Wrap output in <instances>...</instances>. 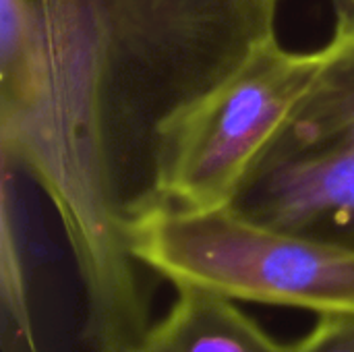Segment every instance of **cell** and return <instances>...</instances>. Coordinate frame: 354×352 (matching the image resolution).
I'll use <instances>...</instances> for the list:
<instances>
[{
  "mask_svg": "<svg viewBox=\"0 0 354 352\" xmlns=\"http://www.w3.org/2000/svg\"><path fill=\"white\" fill-rule=\"evenodd\" d=\"M29 37L0 79V149L50 199L91 352L151 326L131 226L164 203L172 124L276 35L280 0H25Z\"/></svg>",
  "mask_w": 354,
  "mask_h": 352,
  "instance_id": "6da1fadb",
  "label": "cell"
},
{
  "mask_svg": "<svg viewBox=\"0 0 354 352\" xmlns=\"http://www.w3.org/2000/svg\"><path fill=\"white\" fill-rule=\"evenodd\" d=\"M137 261L174 284L220 297L354 317V247L257 222L234 207L162 203L133 222Z\"/></svg>",
  "mask_w": 354,
  "mask_h": 352,
  "instance_id": "7a4b0ae2",
  "label": "cell"
},
{
  "mask_svg": "<svg viewBox=\"0 0 354 352\" xmlns=\"http://www.w3.org/2000/svg\"><path fill=\"white\" fill-rule=\"evenodd\" d=\"M230 207L354 247V29L336 27L317 77Z\"/></svg>",
  "mask_w": 354,
  "mask_h": 352,
  "instance_id": "3957f363",
  "label": "cell"
},
{
  "mask_svg": "<svg viewBox=\"0 0 354 352\" xmlns=\"http://www.w3.org/2000/svg\"><path fill=\"white\" fill-rule=\"evenodd\" d=\"M324 60L326 46L297 52L278 35L263 39L172 124L162 162L164 203L185 210L230 205Z\"/></svg>",
  "mask_w": 354,
  "mask_h": 352,
  "instance_id": "277c9868",
  "label": "cell"
},
{
  "mask_svg": "<svg viewBox=\"0 0 354 352\" xmlns=\"http://www.w3.org/2000/svg\"><path fill=\"white\" fill-rule=\"evenodd\" d=\"M236 301L201 288H176L170 311L124 352H282Z\"/></svg>",
  "mask_w": 354,
  "mask_h": 352,
  "instance_id": "5b68a950",
  "label": "cell"
},
{
  "mask_svg": "<svg viewBox=\"0 0 354 352\" xmlns=\"http://www.w3.org/2000/svg\"><path fill=\"white\" fill-rule=\"evenodd\" d=\"M17 168L2 158V237H0V280H2V307L4 317L10 322L12 336L27 352H37L31 311L27 272L21 249L19 214H17Z\"/></svg>",
  "mask_w": 354,
  "mask_h": 352,
  "instance_id": "8992f818",
  "label": "cell"
},
{
  "mask_svg": "<svg viewBox=\"0 0 354 352\" xmlns=\"http://www.w3.org/2000/svg\"><path fill=\"white\" fill-rule=\"evenodd\" d=\"M282 352H354V317L324 315L303 338L284 344Z\"/></svg>",
  "mask_w": 354,
  "mask_h": 352,
  "instance_id": "52a82bcc",
  "label": "cell"
},
{
  "mask_svg": "<svg viewBox=\"0 0 354 352\" xmlns=\"http://www.w3.org/2000/svg\"><path fill=\"white\" fill-rule=\"evenodd\" d=\"M336 8V27L354 29V0H334Z\"/></svg>",
  "mask_w": 354,
  "mask_h": 352,
  "instance_id": "ba28073f",
  "label": "cell"
}]
</instances>
